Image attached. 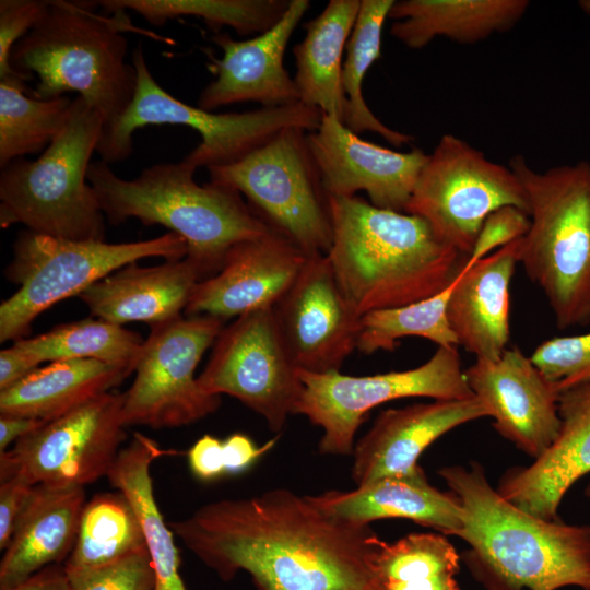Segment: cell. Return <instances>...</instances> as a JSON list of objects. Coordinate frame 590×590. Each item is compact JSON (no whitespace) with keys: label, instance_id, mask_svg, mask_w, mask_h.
I'll return each mask as SVG.
<instances>
[{"label":"cell","instance_id":"4316f807","mask_svg":"<svg viewBox=\"0 0 590 590\" xmlns=\"http://www.w3.org/2000/svg\"><path fill=\"white\" fill-rule=\"evenodd\" d=\"M528 0H401L388 19L390 33L411 49H422L445 36L473 44L494 33L511 30L524 15Z\"/></svg>","mask_w":590,"mask_h":590},{"label":"cell","instance_id":"ab89813d","mask_svg":"<svg viewBox=\"0 0 590 590\" xmlns=\"http://www.w3.org/2000/svg\"><path fill=\"white\" fill-rule=\"evenodd\" d=\"M48 8L49 1L42 0L0 1V80L32 78L14 70L10 56L14 45L43 19Z\"/></svg>","mask_w":590,"mask_h":590},{"label":"cell","instance_id":"7c38bea8","mask_svg":"<svg viewBox=\"0 0 590 590\" xmlns=\"http://www.w3.org/2000/svg\"><path fill=\"white\" fill-rule=\"evenodd\" d=\"M506 205L529 214L527 192L511 168L444 134L428 154L405 213L424 219L444 243L468 257L486 217Z\"/></svg>","mask_w":590,"mask_h":590},{"label":"cell","instance_id":"9c48e42d","mask_svg":"<svg viewBox=\"0 0 590 590\" xmlns=\"http://www.w3.org/2000/svg\"><path fill=\"white\" fill-rule=\"evenodd\" d=\"M186 256V241L173 232L149 240L109 244L23 231L13 244V258L5 269L7 279L19 290L0 305V341L26 338L35 318L46 309L80 296L128 264L148 257L173 261Z\"/></svg>","mask_w":590,"mask_h":590},{"label":"cell","instance_id":"3957f363","mask_svg":"<svg viewBox=\"0 0 590 590\" xmlns=\"http://www.w3.org/2000/svg\"><path fill=\"white\" fill-rule=\"evenodd\" d=\"M438 474L462 509L456 536L470 546L464 560L487 590H590V524L524 511L489 484L479 463Z\"/></svg>","mask_w":590,"mask_h":590},{"label":"cell","instance_id":"5bb4252c","mask_svg":"<svg viewBox=\"0 0 590 590\" xmlns=\"http://www.w3.org/2000/svg\"><path fill=\"white\" fill-rule=\"evenodd\" d=\"M122 405L109 391L46 422L0 453V480L84 487L106 476L127 437Z\"/></svg>","mask_w":590,"mask_h":590},{"label":"cell","instance_id":"d4e9b609","mask_svg":"<svg viewBox=\"0 0 590 590\" xmlns=\"http://www.w3.org/2000/svg\"><path fill=\"white\" fill-rule=\"evenodd\" d=\"M308 498L326 514L361 526L402 518L445 535H456L462 528L457 497L433 486L423 469L410 475L379 479L353 491L331 489Z\"/></svg>","mask_w":590,"mask_h":590},{"label":"cell","instance_id":"e0dca14e","mask_svg":"<svg viewBox=\"0 0 590 590\" xmlns=\"http://www.w3.org/2000/svg\"><path fill=\"white\" fill-rule=\"evenodd\" d=\"M307 139L328 196L365 191L375 206L398 212H405L428 158L421 149L397 152L365 141L328 114Z\"/></svg>","mask_w":590,"mask_h":590},{"label":"cell","instance_id":"8fae6325","mask_svg":"<svg viewBox=\"0 0 590 590\" xmlns=\"http://www.w3.org/2000/svg\"><path fill=\"white\" fill-rule=\"evenodd\" d=\"M303 392L295 414L322 428V455H352L355 435L368 412L403 398L461 400L474 397L462 368L458 346H439L432 357L412 369L371 376L340 371L299 370Z\"/></svg>","mask_w":590,"mask_h":590},{"label":"cell","instance_id":"cb8c5ba5","mask_svg":"<svg viewBox=\"0 0 590 590\" xmlns=\"http://www.w3.org/2000/svg\"><path fill=\"white\" fill-rule=\"evenodd\" d=\"M201 280L186 257L148 268L131 263L91 285L80 298L98 319L153 328L179 318Z\"/></svg>","mask_w":590,"mask_h":590},{"label":"cell","instance_id":"bcb514c9","mask_svg":"<svg viewBox=\"0 0 590 590\" xmlns=\"http://www.w3.org/2000/svg\"><path fill=\"white\" fill-rule=\"evenodd\" d=\"M5 590H72V586L64 565L55 564Z\"/></svg>","mask_w":590,"mask_h":590},{"label":"cell","instance_id":"d6a6232c","mask_svg":"<svg viewBox=\"0 0 590 590\" xmlns=\"http://www.w3.org/2000/svg\"><path fill=\"white\" fill-rule=\"evenodd\" d=\"M394 0H361L342 64L341 85L346 99L343 125L354 133L371 131L396 146L410 143L412 135L382 123L367 106L362 84L367 70L380 58L382 27Z\"/></svg>","mask_w":590,"mask_h":590},{"label":"cell","instance_id":"f6af8a7d","mask_svg":"<svg viewBox=\"0 0 590 590\" xmlns=\"http://www.w3.org/2000/svg\"><path fill=\"white\" fill-rule=\"evenodd\" d=\"M40 361L14 343L0 352V390L8 389L38 368Z\"/></svg>","mask_w":590,"mask_h":590},{"label":"cell","instance_id":"4dcf8cb0","mask_svg":"<svg viewBox=\"0 0 590 590\" xmlns=\"http://www.w3.org/2000/svg\"><path fill=\"white\" fill-rule=\"evenodd\" d=\"M144 550V533L128 498L119 491L99 493L85 503L74 547L63 565L96 568Z\"/></svg>","mask_w":590,"mask_h":590},{"label":"cell","instance_id":"74e56055","mask_svg":"<svg viewBox=\"0 0 590 590\" xmlns=\"http://www.w3.org/2000/svg\"><path fill=\"white\" fill-rule=\"evenodd\" d=\"M530 358L558 393L590 382V332L546 340Z\"/></svg>","mask_w":590,"mask_h":590},{"label":"cell","instance_id":"8d00e7d4","mask_svg":"<svg viewBox=\"0 0 590 590\" xmlns=\"http://www.w3.org/2000/svg\"><path fill=\"white\" fill-rule=\"evenodd\" d=\"M452 284L432 297L363 315L356 349L364 354L392 351L405 337L424 338L438 347L458 346L447 315Z\"/></svg>","mask_w":590,"mask_h":590},{"label":"cell","instance_id":"5b68a950","mask_svg":"<svg viewBox=\"0 0 590 590\" xmlns=\"http://www.w3.org/2000/svg\"><path fill=\"white\" fill-rule=\"evenodd\" d=\"M92 7L86 1H49L43 19L14 45L10 63L17 72L37 75L33 97L51 99L75 92L99 114L105 128L126 111L137 85L121 32L174 42L135 27L126 12L109 16Z\"/></svg>","mask_w":590,"mask_h":590},{"label":"cell","instance_id":"52a82bcc","mask_svg":"<svg viewBox=\"0 0 590 590\" xmlns=\"http://www.w3.org/2000/svg\"><path fill=\"white\" fill-rule=\"evenodd\" d=\"M103 128L99 114L76 96L66 125L37 160L1 167V227L21 223L54 237L104 240V213L86 182Z\"/></svg>","mask_w":590,"mask_h":590},{"label":"cell","instance_id":"7bdbcfd3","mask_svg":"<svg viewBox=\"0 0 590 590\" xmlns=\"http://www.w3.org/2000/svg\"><path fill=\"white\" fill-rule=\"evenodd\" d=\"M188 464L201 481H213L226 474L223 440L203 435L189 449Z\"/></svg>","mask_w":590,"mask_h":590},{"label":"cell","instance_id":"836d02e7","mask_svg":"<svg viewBox=\"0 0 590 590\" xmlns=\"http://www.w3.org/2000/svg\"><path fill=\"white\" fill-rule=\"evenodd\" d=\"M144 341L137 332L103 319L59 324L15 345L44 362L94 359L134 371Z\"/></svg>","mask_w":590,"mask_h":590},{"label":"cell","instance_id":"ba28073f","mask_svg":"<svg viewBox=\"0 0 590 590\" xmlns=\"http://www.w3.org/2000/svg\"><path fill=\"white\" fill-rule=\"evenodd\" d=\"M132 64L137 73L133 98L126 111L103 129L96 148L107 164L126 160L132 152V133L150 125H179L198 131L201 142L184 161L196 168H210L236 163L284 129L315 131L322 118L319 109L302 102L215 114L167 93L152 75L141 45L132 51Z\"/></svg>","mask_w":590,"mask_h":590},{"label":"cell","instance_id":"30bf717a","mask_svg":"<svg viewBox=\"0 0 590 590\" xmlns=\"http://www.w3.org/2000/svg\"><path fill=\"white\" fill-rule=\"evenodd\" d=\"M307 131L287 128L236 163L210 167V182L245 196L251 210L308 257L332 244L329 196Z\"/></svg>","mask_w":590,"mask_h":590},{"label":"cell","instance_id":"7402d4cb","mask_svg":"<svg viewBox=\"0 0 590 590\" xmlns=\"http://www.w3.org/2000/svg\"><path fill=\"white\" fill-rule=\"evenodd\" d=\"M559 434L530 465L507 470L497 492L524 511L559 521L558 508L568 489L590 473V382L559 393Z\"/></svg>","mask_w":590,"mask_h":590},{"label":"cell","instance_id":"9a60e30c","mask_svg":"<svg viewBox=\"0 0 590 590\" xmlns=\"http://www.w3.org/2000/svg\"><path fill=\"white\" fill-rule=\"evenodd\" d=\"M272 308L248 312L223 328L197 379L208 394L237 399L279 433L295 414L303 382Z\"/></svg>","mask_w":590,"mask_h":590},{"label":"cell","instance_id":"277c9868","mask_svg":"<svg viewBox=\"0 0 590 590\" xmlns=\"http://www.w3.org/2000/svg\"><path fill=\"white\" fill-rule=\"evenodd\" d=\"M196 167L184 160L154 164L131 180L118 177L109 164H90L87 180L110 224L135 217L144 225L160 224L184 238L186 258L202 280L214 275L236 244L260 237L272 228L233 189L200 186Z\"/></svg>","mask_w":590,"mask_h":590},{"label":"cell","instance_id":"44dd1931","mask_svg":"<svg viewBox=\"0 0 590 590\" xmlns=\"http://www.w3.org/2000/svg\"><path fill=\"white\" fill-rule=\"evenodd\" d=\"M487 416V409L475 397L385 410L354 445L352 479L361 486L384 477L413 474L422 469L418 459L435 440L460 425Z\"/></svg>","mask_w":590,"mask_h":590},{"label":"cell","instance_id":"484cf974","mask_svg":"<svg viewBox=\"0 0 590 590\" xmlns=\"http://www.w3.org/2000/svg\"><path fill=\"white\" fill-rule=\"evenodd\" d=\"M83 486L36 485L0 563V590L70 556L85 505Z\"/></svg>","mask_w":590,"mask_h":590},{"label":"cell","instance_id":"8992f818","mask_svg":"<svg viewBox=\"0 0 590 590\" xmlns=\"http://www.w3.org/2000/svg\"><path fill=\"white\" fill-rule=\"evenodd\" d=\"M509 167L529 200L530 228L519 262L543 292L558 329L590 323V163L531 168L522 155Z\"/></svg>","mask_w":590,"mask_h":590},{"label":"cell","instance_id":"b9f144b4","mask_svg":"<svg viewBox=\"0 0 590 590\" xmlns=\"http://www.w3.org/2000/svg\"><path fill=\"white\" fill-rule=\"evenodd\" d=\"M0 482V548L5 550L36 485L16 475Z\"/></svg>","mask_w":590,"mask_h":590},{"label":"cell","instance_id":"ee69618b","mask_svg":"<svg viewBox=\"0 0 590 590\" xmlns=\"http://www.w3.org/2000/svg\"><path fill=\"white\" fill-rule=\"evenodd\" d=\"M278 438L270 439L262 446L240 433L223 440L226 474H237L249 469L260 457L273 448Z\"/></svg>","mask_w":590,"mask_h":590},{"label":"cell","instance_id":"f35d334b","mask_svg":"<svg viewBox=\"0 0 590 590\" xmlns=\"http://www.w3.org/2000/svg\"><path fill=\"white\" fill-rule=\"evenodd\" d=\"M66 570L72 590H154L155 587L148 550L105 566Z\"/></svg>","mask_w":590,"mask_h":590},{"label":"cell","instance_id":"2e32d148","mask_svg":"<svg viewBox=\"0 0 590 590\" xmlns=\"http://www.w3.org/2000/svg\"><path fill=\"white\" fill-rule=\"evenodd\" d=\"M272 309L285 347L299 370L340 371L357 346L361 316L342 293L327 256L309 257Z\"/></svg>","mask_w":590,"mask_h":590},{"label":"cell","instance_id":"c3c4849f","mask_svg":"<svg viewBox=\"0 0 590 590\" xmlns=\"http://www.w3.org/2000/svg\"><path fill=\"white\" fill-rule=\"evenodd\" d=\"M579 5L585 13L590 15V0L579 1Z\"/></svg>","mask_w":590,"mask_h":590},{"label":"cell","instance_id":"ffe728a7","mask_svg":"<svg viewBox=\"0 0 590 590\" xmlns=\"http://www.w3.org/2000/svg\"><path fill=\"white\" fill-rule=\"evenodd\" d=\"M308 256L281 234L240 241L225 256L221 269L194 287L185 311L223 321L272 308L296 280Z\"/></svg>","mask_w":590,"mask_h":590},{"label":"cell","instance_id":"f1b7e54d","mask_svg":"<svg viewBox=\"0 0 590 590\" xmlns=\"http://www.w3.org/2000/svg\"><path fill=\"white\" fill-rule=\"evenodd\" d=\"M361 0H330L305 25L306 34L293 48L294 81L300 102L343 121L346 99L341 85L342 56L355 25ZM343 123V122H342Z\"/></svg>","mask_w":590,"mask_h":590},{"label":"cell","instance_id":"681fc988","mask_svg":"<svg viewBox=\"0 0 590 590\" xmlns=\"http://www.w3.org/2000/svg\"><path fill=\"white\" fill-rule=\"evenodd\" d=\"M585 495H586L588 498H590V483H589L588 486L586 487Z\"/></svg>","mask_w":590,"mask_h":590},{"label":"cell","instance_id":"603a6c76","mask_svg":"<svg viewBox=\"0 0 590 590\" xmlns=\"http://www.w3.org/2000/svg\"><path fill=\"white\" fill-rule=\"evenodd\" d=\"M520 239L475 262L465 259L452 284L448 321L458 345L476 359L495 361L507 350L509 286L519 262Z\"/></svg>","mask_w":590,"mask_h":590},{"label":"cell","instance_id":"60d3db41","mask_svg":"<svg viewBox=\"0 0 590 590\" xmlns=\"http://www.w3.org/2000/svg\"><path fill=\"white\" fill-rule=\"evenodd\" d=\"M530 228V216L523 210L506 205L484 221L467 262H475L495 249L522 238Z\"/></svg>","mask_w":590,"mask_h":590},{"label":"cell","instance_id":"d6986e66","mask_svg":"<svg viewBox=\"0 0 590 590\" xmlns=\"http://www.w3.org/2000/svg\"><path fill=\"white\" fill-rule=\"evenodd\" d=\"M310 7L308 0H291L281 20L264 33L236 40L227 33L211 37L221 58L210 55L215 79L201 92L198 107L212 111L236 103L256 102L278 107L300 102L294 79L284 66L287 44Z\"/></svg>","mask_w":590,"mask_h":590},{"label":"cell","instance_id":"d590c367","mask_svg":"<svg viewBox=\"0 0 590 590\" xmlns=\"http://www.w3.org/2000/svg\"><path fill=\"white\" fill-rule=\"evenodd\" d=\"M24 79L0 80V165L49 145L66 125L72 101L67 96H26Z\"/></svg>","mask_w":590,"mask_h":590},{"label":"cell","instance_id":"ac0fdd59","mask_svg":"<svg viewBox=\"0 0 590 590\" xmlns=\"http://www.w3.org/2000/svg\"><path fill=\"white\" fill-rule=\"evenodd\" d=\"M464 374L504 438L533 460L552 447L562 423L559 393L530 356L510 347L495 361L475 359Z\"/></svg>","mask_w":590,"mask_h":590},{"label":"cell","instance_id":"7a4b0ae2","mask_svg":"<svg viewBox=\"0 0 590 590\" xmlns=\"http://www.w3.org/2000/svg\"><path fill=\"white\" fill-rule=\"evenodd\" d=\"M332 244L326 255L358 316L404 306L445 291L467 257L444 243L421 216L329 196Z\"/></svg>","mask_w":590,"mask_h":590},{"label":"cell","instance_id":"4fadbf2b","mask_svg":"<svg viewBox=\"0 0 590 590\" xmlns=\"http://www.w3.org/2000/svg\"><path fill=\"white\" fill-rule=\"evenodd\" d=\"M223 323L200 315L179 317L151 329L134 369L135 378L123 392L126 426L181 427L219 409L221 397L204 392L194 371Z\"/></svg>","mask_w":590,"mask_h":590},{"label":"cell","instance_id":"1f68e13d","mask_svg":"<svg viewBox=\"0 0 590 590\" xmlns=\"http://www.w3.org/2000/svg\"><path fill=\"white\" fill-rule=\"evenodd\" d=\"M459 555L441 534L410 533L378 543L375 574L381 590H460Z\"/></svg>","mask_w":590,"mask_h":590},{"label":"cell","instance_id":"83f0119b","mask_svg":"<svg viewBox=\"0 0 590 590\" xmlns=\"http://www.w3.org/2000/svg\"><path fill=\"white\" fill-rule=\"evenodd\" d=\"M132 371L94 359H67L38 367L0 390V414L52 421L109 392Z\"/></svg>","mask_w":590,"mask_h":590},{"label":"cell","instance_id":"7dc6e473","mask_svg":"<svg viewBox=\"0 0 590 590\" xmlns=\"http://www.w3.org/2000/svg\"><path fill=\"white\" fill-rule=\"evenodd\" d=\"M46 421L10 414H0V452L7 451L9 445L13 441L30 435Z\"/></svg>","mask_w":590,"mask_h":590},{"label":"cell","instance_id":"6da1fadb","mask_svg":"<svg viewBox=\"0 0 590 590\" xmlns=\"http://www.w3.org/2000/svg\"><path fill=\"white\" fill-rule=\"evenodd\" d=\"M168 526L222 580L244 570L256 590H381L380 539L370 526L328 515L286 488L209 503Z\"/></svg>","mask_w":590,"mask_h":590},{"label":"cell","instance_id":"e575fe53","mask_svg":"<svg viewBox=\"0 0 590 590\" xmlns=\"http://www.w3.org/2000/svg\"><path fill=\"white\" fill-rule=\"evenodd\" d=\"M291 0H102L108 14L133 11L161 26L178 16H197L215 32L232 27L238 35L264 33L284 15Z\"/></svg>","mask_w":590,"mask_h":590},{"label":"cell","instance_id":"f546056e","mask_svg":"<svg viewBox=\"0 0 590 590\" xmlns=\"http://www.w3.org/2000/svg\"><path fill=\"white\" fill-rule=\"evenodd\" d=\"M165 451L148 436L134 433L120 449L106 477L134 508L140 520L152 563L154 590H188L180 575V556L174 532L164 521L153 491L152 462Z\"/></svg>","mask_w":590,"mask_h":590}]
</instances>
